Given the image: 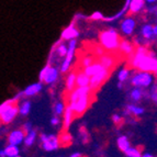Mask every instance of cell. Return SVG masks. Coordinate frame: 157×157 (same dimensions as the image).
<instances>
[{
    "label": "cell",
    "instance_id": "cell-28",
    "mask_svg": "<svg viewBox=\"0 0 157 157\" xmlns=\"http://www.w3.org/2000/svg\"><path fill=\"white\" fill-rule=\"evenodd\" d=\"M30 111H31V103H30L29 101L23 102V103L20 105V108H19V112L21 113L22 115L29 114Z\"/></svg>",
    "mask_w": 157,
    "mask_h": 157
},
{
    "label": "cell",
    "instance_id": "cell-2",
    "mask_svg": "<svg viewBox=\"0 0 157 157\" xmlns=\"http://www.w3.org/2000/svg\"><path fill=\"white\" fill-rule=\"evenodd\" d=\"M99 41H100V46L103 50L107 51H115L119 48V44H120V36L117 33V31L113 29L105 30L102 31L99 35Z\"/></svg>",
    "mask_w": 157,
    "mask_h": 157
},
{
    "label": "cell",
    "instance_id": "cell-24",
    "mask_svg": "<svg viewBox=\"0 0 157 157\" xmlns=\"http://www.w3.org/2000/svg\"><path fill=\"white\" fill-rule=\"evenodd\" d=\"M117 144H118V147L122 152H124L125 149H128V147L131 146V145H130V141H128V139L125 135L120 136L118 139V141H117Z\"/></svg>",
    "mask_w": 157,
    "mask_h": 157
},
{
    "label": "cell",
    "instance_id": "cell-43",
    "mask_svg": "<svg viewBox=\"0 0 157 157\" xmlns=\"http://www.w3.org/2000/svg\"><path fill=\"white\" fill-rule=\"evenodd\" d=\"M14 157H21V156H20V155H17V156H14Z\"/></svg>",
    "mask_w": 157,
    "mask_h": 157
},
{
    "label": "cell",
    "instance_id": "cell-11",
    "mask_svg": "<svg viewBox=\"0 0 157 157\" xmlns=\"http://www.w3.org/2000/svg\"><path fill=\"white\" fill-rule=\"evenodd\" d=\"M58 77V71L56 69L55 67H51L50 64H48V66H47V69L46 71H45V75L44 77H43V80L45 84L50 85V84H53L54 81H56V79H57Z\"/></svg>",
    "mask_w": 157,
    "mask_h": 157
},
{
    "label": "cell",
    "instance_id": "cell-19",
    "mask_svg": "<svg viewBox=\"0 0 157 157\" xmlns=\"http://www.w3.org/2000/svg\"><path fill=\"white\" fill-rule=\"evenodd\" d=\"M119 50L123 53V54H125V55L131 56L134 52V46L130 42H128V41H120Z\"/></svg>",
    "mask_w": 157,
    "mask_h": 157
},
{
    "label": "cell",
    "instance_id": "cell-41",
    "mask_svg": "<svg viewBox=\"0 0 157 157\" xmlns=\"http://www.w3.org/2000/svg\"><path fill=\"white\" fill-rule=\"evenodd\" d=\"M141 157H154L152 154H149V153H145V154L141 155Z\"/></svg>",
    "mask_w": 157,
    "mask_h": 157
},
{
    "label": "cell",
    "instance_id": "cell-36",
    "mask_svg": "<svg viewBox=\"0 0 157 157\" xmlns=\"http://www.w3.org/2000/svg\"><path fill=\"white\" fill-rule=\"evenodd\" d=\"M32 130V124L31 122H28V123H25L23 125V128H22V131L24 132V133H28V132H30Z\"/></svg>",
    "mask_w": 157,
    "mask_h": 157
},
{
    "label": "cell",
    "instance_id": "cell-21",
    "mask_svg": "<svg viewBox=\"0 0 157 157\" xmlns=\"http://www.w3.org/2000/svg\"><path fill=\"white\" fill-rule=\"evenodd\" d=\"M77 36H78V31L74 28V25H71L69 28H67V29L63 32L64 40H69V41H71V40L76 39Z\"/></svg>",
    "mask_w": 157,
    "mask_h": 157
},
{
    "label": "cell",
    "instance_id": "cell-13",
    "mask_svg": "<svg viewBox=\"0 0 157 157\" xmlns=\"http://www.w3.org/2000/svg\"><path fill=\"white\" fill-rule=\"evenodd\" d=\"M98 63L101 64L105 69L110 71L111 68L114 66L115 59L111 55H109V54H102V55H100L99 58H98Z\"/></svg>",
    "mask_w": 157,
    "mask_h": 157
},
{
    "label": "cell",
    "instance_id": "cell-16",
    "mask_svg": "<svg viewBox=\"0 0 157 157\" xmlns=\"http://www.w3.org/2000/svg\"><path fill=\"white\" fill-rule=\"evenodd\" d=\"M41 90H42V84L35 82V84H32L26 87L23 91V94L25 97H32V96H35L36 94H39Z\"/></svg>",
    "mask_w": 157,
    "mask_h": 157
},
{
    "label": "cell",
    "instance_id": "cell-6",
    "mask_svg": "<svg viewBox=\"0 0 157 157\" xmlns=\"http://www.w3.org/2000/svg\"><path fill=\"white\" fill-rule=\"evenodd\" d=\"M75 51H76V41L75 39L71 40L69 46L67 47V53L65 55V59H64L63 64L60 66V71L62 73H66L69 71V68L71 66V62H73L74 55H75Z\"/></svg>",
    "mask_w": 157,
    "mask_h": 157
},
{
    "label": "cell",
    "instance_id": "cell-23",
    "mask_svg": "<svg viewBox=\"0 0 157 157\" xmlns=\"http://www.w3.org/2000/svg\"><path fill=\"white\" fill-rule=\"evenodd\" d=\"M3 152L6 154V157H14L17 155H19V147L17 145L9 144L6 146V148L3 149Z\"/></svg>",
    "mask_w": 157,
    "mask_h": 157
},
{
    "label": "cell",
    "instance_id": "cell-40",
    "mask_svg": "<svg viewBox=\"0 0 157 157\" xmlns=\"http://www.w3.org/2000/svg\"><path fill=\"white\" fill-rule=\"evenodd\" d=\"M69 157H81V154L80 153H74V154H71Z\"/></svg>",
    "mask_w": 157,
    "mask_h": 157
},
{
    "label": "cell",
    "instance_id": "cell-3",
    "mask_svg": "<svg viewBox=\"0 0 157 157\" xmlns=\"http://www.w3.org/2000/svg\"><path fill=\"white\" fill-rule=\"evenodd\" d=\"M154 77L152 73L148 71H137V73L132 77L131 84L136 88H146L152 85Z\"/></svg>",
    "mask_w": 157,
    "mask_h": 157
},
{
    "label": "cell",
    "instance_id": "cell-34",
    "mask_svg": "<svg viewBox=\"0 0 157 157\" xmlns=\"http://www.w3.org/2000/svg\"><path fill=\"white\" fill-rule=\"evenodd\" d=\"M64 109H65V105H63V103H57V105H55V113L57 115H59V114H63V112H64Z\"/></svg>",
    "mask_w": 157,
    "mask_h": 157
},
{
    "label": "cell",
    "instance_id": "cell-35",
    "mask_svg": "<svg viewBox=\"0 0 157 157\" xmlns=\"http://www.w3.org/2000/svg\"><path fill=\"white\" fill-rule=\"evenodd\" d=\"M16 101V99H12V100H8V101H5L2 103V105H0V114H1V112H2L3 110H5L6 108L8 107L9 105H11V103H13V102Z\"/></svg>",
    "mask_w": 157,
    "mask_h": 157
},
{
    "label": "cell",
    "instance_id": "cell-32",
    "mask_svg": "<svg viewBox=\"0 0 157 157\" xmlns=\"http://www.w3.org/2000/svg\"><path fill=\"white\" fill-rule=\"evenodd\" d=\"M56 52H57L59 57H65L66 53H67V46H66L65 44H59L57 47V50H56Z\"/></svg>",
    "mask_w": 157,
    "mask_h": 157
},
{
    "label": "cell",
    "instance_id": "cell-30",
    "mask_svg": "<svg viewBox=\"0 0 157 157\" xmlns=\"http://www.w3.org/2000/svg\"><path fill=\"white\" fill-rule=\"evenodd\" d=\"M128 76H130V71H128V68H123L122 71H119L118 79H119V81H120V82H124V81L128 78Z\"/></svg>",
    "mask_w": 157,
    "mask_h": 157
},
{
    "label": "cell",
    "instance_id": "cell-25",
    "mask_svg": "<svg viewBox=\"0 0 157 157\" xmlns=\"http://www.w3.org/2000/svg\"><path fill=\"white\" fill-rule=\"evenodd\" d=\"M143 5H144V0H132L131 7H130L131 13L139 12L142 9V7H143Z\"/></svg>",
    "mask_w": 157,
    "mask_h": 157
},
{
    "label": "cell",
    "instance_id": "cell-9",
    "mask_svg": "<svg viewBox=\"0 0 157 157\" xmlns=\"http://www.w3.org/2000/svg\"><path fill=\"white\" fill-rule=\"evenodd\" d=\"M92 89L90 88V86H85V87H77L74 88L71 91H69V102L75 101L78 98L82 97V96H87V94H91Z\"/></svg>",
    "mask_w": 157,
    "mask_h": 157
},
{
    "label": "cell",
    "instance_id": "cell-42",
    "mask_svg": "<svg viewBox=\"0 0 157 157\" xmlns=\"http://www.w3.org/2000/svg\"><path fill=\"white\" fill-rule=\"evenodd\" d=\"M0 157H6V154H5V152H3V149L2 151H0Z\"/></svg>",
    "mask_w": 157,
    "mask_h": 157
},
{
    "label": "cell",
    "instance_id": "cell-26",
    "mask_svg": "<svg viewBox=\"0 0 157 157\" xmlns=\"http://www.w3.org/2000/svg\"><path fill=\"white\" fill-rule=\"evenodd\" d=\"M124 154L126 155L128 157H141L142 153L139 148H136V147H128V149L124 151Z\"/></svg>",
    "mask_w": 157,
    "mask_h": 157
},
{
    "label": "cell",
    "instance_id": "cell-7",
    "mask_svg": "<svg viewBox=\"0 0 157 157\" xmlns=\"http://www.w3.org/2000/svg\"><path fill=\"white\" fill-rule=\"evenodd\" d=\"M41 141L43 143V148L46 152H52L55 151L59 146V139L55 135H45L41 134Z\"/></svg>",
    "mask_w": 157,
    "mask_h": 157
},
{
    "label": "cell",
    "instance_id": "cell-5",
    "mask_svg": "<svg viewBox=\"0 0 157 157\" xmlns=\"http://www.w3.org/2000/svg\"><path fill=\"white\" fill-rule=\"evenodd\" d=\"M19 113V107L14 105V102L9 105L0 114V122L3 124H8L14 120L17 114Z\"/></svg>",
    "mask_w": 157,
    "mask_h": 157
},
{
    "label": "cell",
    "instance_id": "cell-14",
    "mask_svg": "<svg viewBox=\"0 0 157 157\" xmlns=\"http://www.w3.org/2000/svg\"><path fill=\"white\" fill-rule=\"evenodd\" d=\"M103 69H105V68L103 67L101 64H99L98 62H96V63H92V64H90L89 66L82 68V71L86 74L87 76L91 77V76H94V75H96V74H98L99 71H103Z\"/></svg>",
    "mask_w": 157,
    "mask_h": 157
},
{
    "label": "cell",
    "instance_id": "cell-29",
    "mask_svg": "<svg viewBox=\"0 0 157 157\" xmlns=\"http://www.w3.org/2000/svg\"><path fill=\"white\" fill-rule=\"evenodd\" d=\"M143 97V91L140 88H135L131 91V99L133 101H140Z\"/></svg>",
    "mask_w": 157,
    "mask_h": 157
},
{
    "label": "cell",
    "instance_id": "cell-31",
    "mask_svg": "<svg viewBox=\"0 0 157 157\" xmlns=\"http://www.w3.org/2000/svg\"><path fill=\"white\" fill-rule=\"evenodd\" d=\"M92 63H94V57H92V56H90V55L84 56V57L81 58V62H80L81 67H82V68L87 67V66H89L90 64H92Z\"/></svg>",
    "mask_w": 157,
    "mask_h": 157
},
{
    "label": "cell",
    "instance_id": "cell-20",
    "mask_svg": "<svg viewBox=\"0 0 157 157\" xmlns=\"http://www.w3.org/2000/svg\"><path fill=\"white\" fill-rule=\"evenodd\" d=\"M76 71H73L68 74L67 79H66V89H67V91H71L76 86Z\"/></svg>",
    "mask_w": 157,
    "mask_h": 157
},
{
    "label": "cell",
    "instance_id": "cell-4",
    "mask_svg": "<svg viewBox=\"0 0 157 157\" xmlns=\"http://www.w3.org/2000/svg\"><path fill=\"white\" fill-rule=\"evenodd\" d=\"M90 97L91 94H87V96H82V97L78 98L75 101L69 102V107L71 108L74 114L75 115H81L85 111L88 109L90 103Z\"/></svg>",
    "mask_w": 157,
    "mask_h": 157
},
{
    "label": "cell",
    "instance_id": "cell-39",
    "mask_svg": "<svg viewBox=\"0 0 157 157\" xmlns=\"http://www.w3.org/2000/svg\"><path fill=\"white\" fill-rule=\"evenodd\" d=\"M58 123H59V120H58L57 117H54V118L51 119V124H52L53 126H56Z\"/></svg>",
    "mask_w": 157,
    "mask_h": 157
},
{
    "label": "cell",
    "instance_id": "cell-15",
    "mask_svg": "<svg viewBox=\"0 0 157 157\" xmlns=\"http://www.w3.org/2000/svg\"><path fill=\"white\" fill-rule=\"evenodd\" d=\"M142 36L144 37L145 40H152L156 36L157 34V29L156 26L151 25V24H145L143 28H142Z\"/></svg>",
    "mask_w": 157,
    "mask_h": 157
},
{
    "label": "cell",
    "instance_id": "cell-22",
    "mask_svg": "<svg viewBox=\"0 0 157 157\" xmlns=\"http://www.w3.org/2000/svg\"><path fill=\"white\" fill-rule=\"evenodd\" d=\"M35 140H36V131L32 128L31 131L28 132V133H26V135L24 136L23 142H24V144H25L26 146H31V145L34 144Z\"/></svg>",
    "mask_w": 157,
    "mask_h": 157
},
{
    "label": "cell",
    "instance_id": "cell-8",
    "mask_svg": "<svg viewBox=\"0 0 157 157\" xmlns=\"http://www.w3.org/2000/svg\"><path fill=\"white\" fill-rule=\"evenodd\" d=\"M108 74H109V71L108 69H103V71H99L98 74L94 75V76L90 77V80H89V86L92 90L97 89L103 84V81L108 78Z\"/></svg>",
    "mask_w": 157,
    "mask_h": 157
},
{
    "label": "cell",
    "instance_id": "cell-12",
    "mask_svg": "<svg viewBox=\"0 0 157 157\" xmlns=\"http://www.w3.org/2000/svg\"><path fill=\"white\" fill-rule=\"evenodd\" d=\"M135 20L132 18H126L124 19L122 23H121V30L125 35H131L133 33L134 29H135Z\"/></svg>",
    "mask_w": 157,
    "mask_h": 157
},
{
    "label": "cell",
    "instance_id": "cell-10",
    "mask_svg": "<svg viewBox=\"0 0 157 157\" xmlns=\"http://www.w3.org/2000/svg\"><path fill=\"white\" fill-rule=\"evenodd\" d=\"M24 136H25V133L21 130H14L12 131L8 136V142L9 144H12V145H19L23 143V140H24Z\"/></svg>",
    "mask_w": 157,
    "mask_h": 157
},
{
    "label": "cell",
    "instance_id": "cell-17",
    "mask_svg": "<svg viewBox=\"0 0 157 157\" xmlns=\"http://www.w3.org/2000/svg\"><path fill=\"white\" fill-rule=\"evenodd\" d=\"M64 128H65L66 131L68 130V128L71 126V121H73L74 119V112L73 110H71V108L69 107V105H67V107H65V109H64Z\"/></svg>",
    "mask_w": 157,
    "mask_h": 157
},
{
    "label": "cell",
    "instance_id": "cell-1",
    "mask_svg": "<svg viewBox=\"0 0 157 157\" xmlns=\"http://www.w3.org/2000/svg\"><path fill=\"white\" fill-rule=\"evenodd\" d=\"M131 66L140 71H148L152 74H156L157 71L156 57L144 46H139L134 50L131 55Z\"/></svg>",
    "mask_w": 157,
    "mask_h": 157
},
{
    "label": "cell",
    "instance_id": "cell-37",
    "mask_svg": "<svg viewBox=\"0 0 157 157\" xmlns=\"http://www.w3.org/2000/svg\"><path fill=\"white\" fill-rule=\"evenodd\" d=\"M112 120H113V122H114L115 124H118V123H120V122H121L122 118H121L119 114H113L112 115Z\"/></svg>",
    "mask_w": 157,
    "mask_h": 157
},
{
    "label": "cell",
    "instance_id": "cell-33",
    "mask_svg": "<svg viewBox=\"0 0 157 157\" xmlns=\"http://www.w3.org/2000/svg\"><path fill=\"white\" fill-rule=\"evenodd\" d=\"M71 136L69 135V133L65 132V133L62 135V137H60L59 143H62V144H65V143H67V142H71Z\"/></svg>",
    "mask_w": 157,
    "mask_h": 157
},
{
    "label": "cell",
    "instance_id": "cell-44",
    "mask_svg": "<svg viewBox=\"0 0 157 157\" xmlns=\"http://www.w3.org/2000/svg\"><path fill=\"white\" fill-rule=\"evenodd\" d=\"M0 124H1V122H0Z\"/></svg>",
    "mask_w": 157,
    "mask_h": 157
},
{
    "label": "cell",
    "instance_id": "cell-38",
    "mask_svg": "<svg viewBox=\"0 0 157 157\" xmlns=\"http://www.w3.org/2000/svg\"><path fill=\"white\" fill-rule=\"evenodd\" d=\"M152 99H153V101L154 102H156V100H157V94H156V85H155L154 87H153V89H152Z\"/></svg>",
    "mask_w": 157,
    "mask_h": 157
},
{
    "label": "cell",
    "instance_id": "cell-27",
    "mask_svg": "<svg viewBox=\"0 0 157 157\" xmlns=\"http://www.w3.org/2000/svg\"><path fill=\"white\" fill-rule=\"evenodd\" d=\"M126 109H128V112L132 113V114H134V115H141L144 113V109L141 107H137V105H128V107H126Z\"/></svg>",
    "mask_w": 157,
    "mask_h": 157
},
{
    "label": "cell",
    "instance_id": "cell-18",
    "mask_svg": "<svg viewBox=\"0 0 157 157\" xmlns=\"http://www.w3.org/2000/svg\"><path fill=\"white\" fill-rule=\"evenodd\" d=\"M90 77L87 76L84 71H79L76 75V86L77 87H85L89 86Z\"/></svg>",
    "mask_w": 157,
    "mask_h": 157
}]
</instances>
